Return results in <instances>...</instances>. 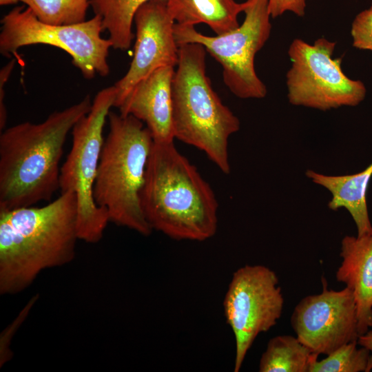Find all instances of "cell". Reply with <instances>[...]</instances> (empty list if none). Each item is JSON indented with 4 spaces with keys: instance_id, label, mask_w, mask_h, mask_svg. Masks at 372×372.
Segmentation results:
<instances>
[{
    "instance_id": "obj_1",
    "label": "cell",
    "mask_w": 372,
    "mask_h": 372,
    "mask_svg": "<svg viewBox=\"0 0 372 372\" xmlns=\"http://www.w3.org/2000/svg\"><path fill=\"white\" fill-rule=\"evenodd\" d=\"M72 191L43 207L0 211V293L26 289L41 271L72 262L79 240Z\"/></svg>"
},
{
    "instance_id": "obj_2",
    "label": "cell",
    "mask_w": 372,
    "mask_h": 372,
    "mask_svg": "<svg viewBox=\"0 0 372 372\" xmlns=\"http://www.w3.org/2000/svg\"><path fill=\"white\" fill-rule=\"evenodd\" d=\"M89 95L43 122H23L0 135V211L50 201L59 189L60 162L67 136L91 109Z\"/></svg>"
},
{
    "instance_id": "obj_3",
    "label": "cell",
    "mask_w": 372,
    "mask_h": 372,
    "mask_svg": "<svg viewBox=\"0 0 372 372\" xmlns=\"http://www.w3.org/2000/svg\"><path fill=\"white\" fill-rule=\"evenodd\" d=\"M141 203L152 229L172 239L201 242L216 233V195L174 142L154 141Z\"/></svg>"
},
{
    "instance_id": "obj_4",
    "label": "cell",
    "mask_w": 372,
    "mask_h": 372,
    "mask_svg": "<svg viewBox=\"0 0 372 372\" xmlns=\"http://www.w3.org/2000/svg\"><path fill=\"white\" fill-rule=\"evenodd\" d=\"M206 54L198 43L178 45L172 81L174 135L203 151L229 174V139L239 130L240 123L213 89L206 74Z\"/></svg>"
},
{
    "instance_id": "obj_5",
    "label": "cell",
    "mask_w": 372,
    "mask_h": 372,
    "mask_svg": "<svg viewBox=\"0 0 372 372\" xmlns=\"http://www.w3.org/2000/svg\"><path fill=\"white\" fill-rule=\"evenodd\" d=\"M107 119L94 200L106 210L110 222L149 236L153 230L144 216L141 196L154 140L144 123L131 115L110 111Z\"/></svg>"
},
{
    "instance_id": "obj_6",
    "label": "cell",
    "mask_w": 372,
    "mask_h": 372,
    "mask_svg": "<svg viewBox=\"0 0 372 372\" xmlns=\"http://www.w3.org/2000/svg\"><path fill=\"white\" fill-rule=\"evenodd\" d=\"M116 98L114 85L98 92L89 112L73 127L72 147L61 166L59 189L75 193L79 238L88 243L99 242L110 222L106 210L94 200V186L105 139L103 128Z\"/></svg>"
},
{
    "instance_id": "obj_7",
    "label": "cell",
    "mask_w": 372,
    "mask_h": 372,
    "mask_svg": "<svg viewBox=\"0 0 372 372\" xmlns=\"http://www.w3.org/2000/svg\"><path fill=\"white\" fill-rule=\"evenodd\" d=\"M243 12L242 24L225 33L207 36L198 32L195 26L175 23L174 37L178 45H202L222 66L223 82L236 97L263 99L267 90L257 75L254 59L271 31L268 0H247Z\"/></svg>"
},
{
    "instance_id": "obj_8",
    "label": "cell",
    "mask_w": 372,
    "mask_h": 372,
    "mask_svg": "<svg viewBox=\"0 0 372 372\" xmlns=\"http://www.w3.org/2000/svg\"><path fill=\"white\" fill-rule=\"evenodd\" d=\"M0 52L17 56L22 47L43 44L60 48L72 58V64L85 79L110 73L108 56L112 48L99 15L72 25H51L41 21L28 7L17 6L1 19Z\"/></svg>"
},
{
    "instance_id": "obj_9",
    "label": "cell",
    "mask_w": 372,
    "mask_h": 372,
    "mask_svg": "<svg viewBox=\"0 0 372 372\" xmlns=\"http://www.w3.org/2000/svg\"><path fill=\"white\" fill-rule=\"evenodd\" d=\"M336 43L319 38L310 44L300 39L291 43V66L286 74L289 102L322 111L353 107L365 98L366 89L360 80L349 78L342 59L333 57Z\"/></svg>"
},
{
    "instance_id": "obj_10",
    "label": "cell",
    "mask_w": 372,
    "mask_h": 372,
    "mask_svg": "<svg viewBox=\"0 0 372 372\" xmlns=\"http://www.w3.org/2000/svg\"><path fill=\"white\" fill-rule=\"evenodd\" d=\"M283 305L279 280L272 269L262 265H245L234 273L223 311L235 339V372L240 370L258 335L277 324Z\"/></svg>"
},
{
    "instance_id": "obj_11",
    "label": "cell",
    "mask_w": 372,
    "mask_h": 372,
    "mask_svg": "<svg viewBox=\"0 0 372 372\" xmlns=\"http://www.w3.org/2000/svg\"><path fill=\"white\" fill-rule=\"evenodd\" d=\"M291 324L298 340L318 355H329L360 336L353 291L347 287L328 289L324 278L320 293L307 296L296 304Z\"/></svg>"
},
{
    "instance_id": "obj_12",
    "label": "cell",
    "mask_w": 372,
    "mask_h": 372,
    "mask_svg": "<svg viewBox=\"0 0 372 372\" xmlns=\"http://www.w3.org/2000/svg\"><path fill=\"white\" fill-rule=\"evenodd\" d=\"M134 23L133 59L125 74L114 84V107L117 108L140 81L158 68H176L178 62L175 21L169 13L166 0H150L142 5L134 15Z\"/></svg>"
},
{
    "instance_id": "obj_13",
    "label": "cell",
    "mask_w": 372,
    "mask_h": 372,
    "mask_svg": "<svg viewBox=\"0 0 372 372\" xmlns=\"http://www.w3.org/2000/svg\"><path fill=\"white\" fill-rule=\"evenodd\" d=\"M175 68H158L140 81L118 107L145 124L154 142H174L172 81Z\"/></svg>"
},
{
    "instance_id": "obj_14",
    "label": "cell",
    "mask_w": 372,
    "mask_h": 372,
    "mask_svg": "<svg viewBox=\"0 0 372 372\" xmlns=\"http://www.w3.org/2000/svg\"><path fill=\"white\" fill-rule=\"evenodd\" d=\"M342 262L335 278L353 291L360 335L372 327V232L345 236L341 241Z\"/></svg>"
},
{
    "instance_id": "obj_15",
    "label": "cell",
    "mask_w": 372,
    "mask_h": 372,
    "mask_svg": "<svg viewBox=\"0 0 372 372\" xmlns=\"http://www.w3.org/2000/svg\"><path fill=\"white\" fill-rule=\"evenodd\" d=\"M306 176L311 181L327 189L331 194L328 203L330 209H347L352 217L357 236L372 232L366 194L372 176V163L364 170L347 175L332 176L307 169Z\"/></svg>"
},
{
    "instance_id": "obj_16",
    "label": "cell",
    "mask_w": 372,
    "mask_h": 372,
    "mask_svg": "<svg viewBox=\"0 0 372 372\" xmlns=\"http://www.w3.org/2000/svg\"><path fill=\"white\" fill-rule=\"evenodd\" d=\"M169 13L176 23L195 26L208 25L216 34L236 28L238 15L243 12L245 1L236 0H166Z\"/></svg>"
},
{
    "instance_id": "obj_17",
    "label": "cell",
    "mask_w": 372,
    "mask_h": 372,
    "mask_svg": "<svg viewBox=\"0 0 372 372\" xmlns=\"http://www.w3.org/2000/svg\"><path fill=\"white\" fill-rule=\"evenodd\" d=\"M318 354L311 352L296 336L271 338L261 355L260 372H310Z\"/></svg>"
},
{
    "instance_id": "obj_18",
    "label": "cell",
    "mask_w": 372,
    "mask_h": 372,
    "mask_svg": "<svg viewBox=\"0 0 372 372\" xmlns=\"http://www.w3.org/2000/svg\"><path fill=\"white\" fill-rule=\"evenodd\" d=\"M150 0H92L94 14L99 15L112 48L126 50L134 39V17L138 9Z\"/></svg>"
},
{
    "instance_id": "obj_19",
    "label": "cell",
    "mask_w": 372,
    "mask_h": 372,
    "mask_svg": "<svg viewBox=\"0 0 372 372\" xmlns=\"http://www.w3.org/2000/svg\"><path fill=\"white\" fill-rule=\"evenodd\" d=\"M92 0H21L42 22L72 25L86 21Z\"/></svg>"
},
{
    "instance_id": "obj_20",
    "label": "cell",
    "mask_w": 372,
    "mask_h": 372,
    "mask_svg": "<svg viewBox=\"0 0 372 372\" xmlns=\"http://www.w3.org/2000/svg\"><path fill=\"white\" fill-rule=\"evenodd\" d=\"M371 369L372 353L354 341L316 360L310 372H369Z\"/></svg>"
},
{
    "instance_id": "obj_21",
    "label": "cell",
    "mask_w": 372,
    "mask_h": 372,
    "mask_svg": "<svg viewBox=\"0 0 372 372\" xmlns=\"http://www.w3.org/2000/svg\"><path fill=\"white\" fill-rule=\"evenodd\" d=\"M351 35L354 48L372 51V4L355 16Z\"/></svg>"
},
{
    "instance_id": "obj_22",
    "label": "cell",
    "mask_w": 372,
    "mask_h": 372,
    "mask_svg": "<svg viewBox=\"0 0 372 372\" xmlns=\"http://www.w3.org/2000/svg\"><path fill=\"white\" fill-rule=\"evenodd\" d=\"M269 10L271 18H276L286 12L298 17H303L306 10V0H268Z\"/></svg>"
},
{
    "instance_id": "obj_23",
    "label": "cell",
    "mask_w": 372,
    "mask_h": 372,
    "mask_svg": "<svg viewBox=\"0 0 372 372\" xmlns=\"http://www.w3.org/2000/svg\"><path fill=\"white\" fill-rule=\"evenodd\" d=\"M16 64V59H11L0 70V130H3L7 121V110L5 105V90L6 83L9 79L14 67Z\"/></svg>"
},
{
    "instance_id": "obj_24",
    "label": "cell",
    "mask_w": 372,
    "mask_h": 372,
    "mask_svg": "<svg viewBox=\"0 0 372 372\" xmlns=\"http://www.w3.org/2000/svg\"><path fill=\"white\" fill-rule=\"evenodd\" d=\"M358 343L360 346L366 347L372 353V330H369L358 339Z\"/></svg>"
},
{
    "instance_id": "obj_25",
    "label": "cell",
    "mask_w": 372,
    "mask_h": 372,
    "mask_svg": "<svg viewBox=\"0 0 372 372\" xmlns=\"http://www.w3.org/2000/svg\"><path fill=\"white\" fill-rule=\"evenodd\" d=\"M18 2H21V0H0V5L1 6L12 5Z\"/></svg>"
}]
</instances>
